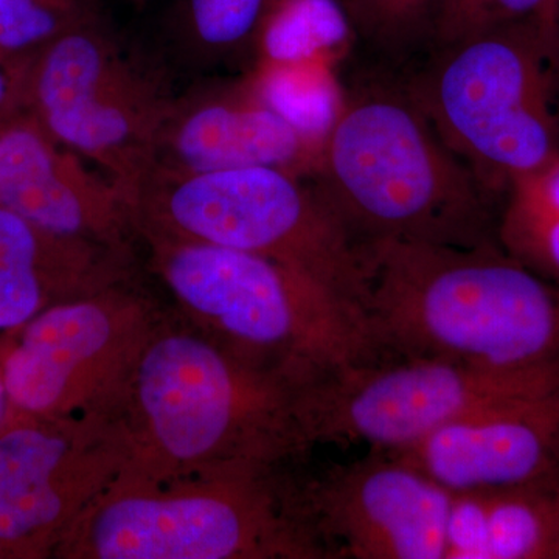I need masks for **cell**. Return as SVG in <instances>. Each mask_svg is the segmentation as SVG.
Instances as JSON below:
<instances>
[{
    "instance_id": "obj_5",
    "label": "cell",
    "mask_w": 559,
    "mask_h": 559,
    "mask_svg": "<svg viewBox=\"0 0 559 559\" xmlns=\"http://www.w3.org/2000/svg\"><path fill=\"white\" fill-rule=\"evenodd\" d=\"M143 241L191 325L242 358L305 384L373 358L359 312L310 275L245 250Z\"/></svg>"
},
{
    "instance_id": "obj_24",
    "label": "cell",
    "mask_w": 559,
    "mask_h": 559,
    "mask_svg": "<svg viewBox=\"0 0 559 559\" xmlns=\"http://www.w3.org/2000/svg\"><path fill=\"white\" fill-rule=\"evenodd\" d=\"M270 0H186L191 31L213 50L255 47Z\"/></svg>"
},
{
    "instance_id": "obj_18",
    "label": "cell",
    "mask_w": 559,
    "mask_h": 559,
    "mask_svg": "<svg viewBox=\"0 0 559 559\" xmlns=\"http://www.w3.org/2000/svg\"><path fill=\"white\" fill-rule=\"evenodd\" d=\"M444 0H342L364 66L404 73L430 49Z\"/></svg>"
},
{
    "instance_id": "obj_12",
    "label": "cell",
    "mask_w": 559,
    "mask_h": 559,
    "mask_svg": "<svg viewBox=\"0 0 559 559\" xmlns=\"http://www.w3.org/2000/svg\"><path fill=\"white\" fill-rule=\"evenodd\" d=\"M301 495L331 559H444L451 492L396 452L370 450Z\"/></svg>"
},
{
    "instance_id": "obj_4",
    "label": "cell",
    "mask_w": 559,
    "mask_h": 559,
    "mask_svg": "<svg viewBox=\"0 0 559 559\" xmlns=\"http://www.w3.org/2000/svg\"><path fill=\"white\" fill-rule=\"evenodd\" d=\"M280 466L164 480L120 474L72 525L55 558L331 559L301 487Z\"/></svg>"
},
{
    "instance_id": "obj_20",
    "label": "cell",
    "mask_w": 559,
    "mask_h": 559,
    "mask_svg": "<svg viewBox=\"0 0 559 559\" xmlns=\"http://www.w3.org/2000/svg\"><path fill=\"white\" fill-rule=\"evenodd\" d=\"M352 46L342 0H270L255 39L259 61L266 62L337 60Z\"/></svg>"
},
{
    "instance_id": "obj_29",
    "label": "cell",
    "mask_w": 559,
    "mask_h": 559,
    "mask_svg": "<svg viewBox=\"0 0 559 559\" xmlns=\"http://www.w3.org/2000/svg\"><path fill=\"white\" fill-rule=\"evenodd\" d=\"M0 558H5V554H3L2 544H0Z\"/></svg>"
},
{
    "instance_id": "obj_13",
    "label": "cell",
    "mask_w": 559,
    "mask_h": 559,
    "mask_svg": "<svg viewBox=\"0 0 559 559\" xmlns=\"http://www.w3.org/2000/svg\"><path fill=\"white\" fill-rule=\"evenodd\" d=\"M395 452L450 492L549 484L559 479V392L489 404Z\"/></svg>"
},
{
    "instance_id": "obj_1",
    "label": "cell",
    "mask_w": 559,
    "mask_h": 559,
    "mask_svg": "<svg viewBox=\"0 0 559 559\" xmlns=\"http://www.w3.org/2000/svg\"><path fill=\"white\" fill-rule=\"evenodd\" d=\"M305 384L164 318L112 417L127 439L121 474L173 479L234 466H280L312 447Z\"/></svg>"
},
{
    "instance_id": "obj_11",
    "label": "cell",
    "mask_w": 559,
    "mask_h": 559,
    "mask_svg": "<svg viewBox=\"0 0 559 559\" xmlns=\"http://www.w3.org/2000/svg\"><path fill=\"white\" fill-rule=\"evenodd\" d=\"M112 415L44 417L10 406L0 426V544L5 558L53 557L128 463Z\"/></svg>"
},
{
    "instance_id": "obj_25",
    "label": "cell",
    "mask_w": 559,
    "mask_h": 559,
    "mask_svg": "<svg viewBox=\"0 0 559 559\" xmlns=\"http://www.w3.org/2000/svg\"><path fill=\"white\" fill-rule=\"evenodd\" d=\"M444 559H489L487 492H451Z\"/></svg>"
},
{
    "instance_id": "obj_15",
    "label": "cell",
    "mask_w": 559,
    "mask_h": 559,
    "mask_svg": "<svg viewBox=\"0 0 559 559\" xmlns=\"http://www.w3.org/2000/svg\"><path fill=\"white\" fill-rule=\"evenodd\" d=\"M318 157V146L261 100L246 80L173 100L157 132L146 175H201L252 167L312 175Z\"/></svg>"
},
{
    "instance_id": "obj_10",
    "label": "cell",
    "mask_w": 559,
    "mask_h": 559,
    "mask_svg": "<svg viewBox=\"0 0 559 559\" xmlns=\"http://www.w3.org/2000/svg\"><path fill=\"white\" fill-rule=\"evenodd\" d=\"M162 319L131 280L47 308L0 349L10 406L44 417L112 414Z\"/></svg>"
},
{
    "instance_id": "obj_30",
    "label": "cell",
    "mask_w": 559,
    "mask_h": 559,
    "mask_svg": "<svg viewBox=\"0 0 559 559\" xmlns=\"http://www.w3.org/2000/svg\"><path fill=\"white\" fill-rule=\"evenodd\" d=\"M16 116H17V114H16ZM10 119H11V117H10ZM10 119H0V127H2V124L5 123V121L10 120Z\"/></svg>"
},
{
    "instance_id": "obj_14",
    "label": "cell",
    "mask_w": 559,
    "mask_h": 559,
    "mask_svg": "<svg viewBox=\"0 0 559 559\" xmlns=\"http://www.w3.org/2000/svg\"><path fill=\"white\" fill-rule=\"evenodd\" d=\"M0 205L40 229L130 249V205L112 179L58 143L31 114L0 127Z\"/></svg>"
},
{
    "instance_id": "obj_16",
    "label": "cell",
    "mask_w": 559,
    "mask_h": 559,
    "mask_svg": "<svg viewBox=\"0 0 559 559\" xmlns=\"http://www.w3.org/2000/svg\"><path fill=\"white\" fill-rule=\"evenodd\" d=\"M131 249L51 234L0 205V331L131 280Z\"/></svg>"
},
{
    "instance_id": "obj_23",
    "label": "cell",
    "mask_w": 559,
    "mask_h": 559,
    "mask_svg": "<svg viewBox=\"0 0 559 559\" xmlns=\"http://www.w3.org/2000/svg\"><path fill=\"white\" fill-rule=\"evenodd\" d=\"M535 16L547 17L555 24L557 0H444L429 50L474 33Z\"/></svg>"
},
{
    "instance_id": "obj_31",
    "label": "cell",
    "mask_w": 559,
    "mask_h": 559,
    "mask_svg": "<svg viewBox=\"0 0 559 559\" xmlns=\"http://www.w3.org/2000/svg\"><path fill=\"white\" fill-rule=\"evenodd\" d=\"M557 3H558V0H557Z\"/></svg>"
},
{
    "instance_id": "obj_17",
    "label": "cell",
    "mask_w": 559,
    "mask_h": 559,
    "mask_svg": "<svg viewBox=\"0 0 559 559\" xmlns=\"http://www.w3.org/2000/svg\"><path fill=\"white\" fill-rule=\"evenodd\" d=\"M500 248L559 286V157L510 183L500 201Z\"/></svg>"
},
{
    "instance_id": "obj_2",
    "label": "cell",
    "mask_w": 559,
    "mask_h": 559,
    "mask_svg": "<svg viewBox=\"0 0 559 559\" xmlns=\"http://www.w3.org/2000/svg\"><path fill=\"white\" fill-rule=\"evenodd\" d=\"M312 175L359 245H499V198L440 138L400 73L359 66Z\"/></svg>"
},
{
    "instance_id": "obj_3",
    "label": "cell",
    "mask_w": 559,
    "mask_h": 559,
    "mask_svg": "<svg viewBox=\"0 0 559 559\" xmlns=\"http://www.w3.org/2000/svg\"><path fill=\"white\" fill-rule=\"evenodd\" d=\"M371 359L430 356L491 369L559 360V286L499 245H362Z\"/></svg>"
},
{
    "instance_id": "obj_26",
    "label": "cell",
    "mask_w": 559,
    "mask_h": 559,
    "mask_svg": "<svg viewBox=\"0 0 559 559\" xmlns=\"http://www.w3.org/2000/svg\"><path fill=\"white\" fill-rule=\"evenodd\" d=\"M22 68L0 60V119L24 112L22 105Z\"/></svg>"
},
{
    "instance_id": "obj_28",
    "label": "cell",
    "mask_w": 559,
    "mask_h": 559,
    "mask_svg": "<svg viewBox=\"0 0 559 559\" xmlns=\"http://www.w3.org/2000/svg\"><path fill=\"white\" fill-rule=\"evenodd\" d=\"M557 495H558V503H559V481H558V487H557ZM551 559H559V530H558L557 543H555L554 551H551Z\"/></svg>"
},
{
    "instance_id": "obj_9",
    "label": "cell",
    "mask_w": 559,
    "mask_h": 559,
    "mask_svg": "<svg viewBox=\"0 0 559 559\" xmlns=\"http://www.w3.org/2000/svg\"><path fill=\"white\" fill-rule=\"evenodd\" d=\"M22 105L47 134L108 173L121 193L148 173L173 100L91 21L22 68Z\"/></svg>"
},
{
    "instance_id": "obj_7",
    "label": "cell",
    "mask_w": 559,
    "mask_h": 559,
    "mask_svg": "<svg viewBox=\"0 0 559 559\" xmlns=\"http://www.w3.org/2000/svg\"><path fill=\"white\" fill-rule=\"evenodd\" d=\"M275 167L201 175L150 173L127 194L134 234L204 242L267 257L310 275L362 319L359 245L322 191Z\"/></svg>"
},
{
    "instance_id": "obj_6",
    "label": "cell",
    "mask_w": 559,
    "mask_h": 559,
    "mask_svg": "<svg viewBox=\"0 0 559 559\" xmlns=\"http://www.w3.org/2000/svg\"><path fill=\"white\" fill-rule=\"evenodd\" d=\"M535 16L429 50L400 73L440 138L502 201L510 183L559 157L551 50Z\"/></svg>"
},
{
    "instance_id": "obj_8",
    "label": "cell",
    "mask_w": 559,
    "mask_h": 559,
    "mask_svg": "<svg viewBox=\"0 0 559 559\" xmlns=\"http://www.w3.org/2000/svg\"><path fill=\"white\" fill-rule=\"evenodd\" d=\"M559 392V360L491 369L463 360L395 356L353 364L314 382L305 400L312 444L403 451L473 412L510 399Z\"/></svg>"
},
{
    "instance_id": "obj_21",
    "label": "cell",
    "mask_w": 559,
    "mask_h": 559,
    "mask_svg": "<svg viewBox=\"0 0 559 559\" xmlns=\"http://www.w3.org/2000/svg\"><path fill=\"white\" fill-rule=\"evenodd\" d=\"M558 481L487 492L489 559H551Z\"/></svg>"
},
{
    "instance_id": "obj_27",
    "label": "cell",
    "mask_w": 559,
    "mask_h": 559,
    "mask_svg": "<svg viewBox=\"0 0 559 559\" xmlns=\"http://www.w3.org/2000/svg\"><path fill=\"white\" fill-rule=\"evenodd\" d=\"M10 411V400L7 395L5 384H3L2 374H0V426L5 421L7 414Z\"/></svg>"
},
{
    "instance_id": "obj_22",
    "label": "cell",
    "mask_w": 559,
    "mask_h": 559,
    "mask_svg": "<svg viewBox=\"0 0 559 559\" xmlns=\"http://www.w3.org/2000/svg\"><path fill=\"white\" fill-rule=\"evenodd\" d=\"M95 20L94 0H0V60L25 64L51 40Z\"/></svg>"
},
{
    "instance_id": "obj_19",
    "label": "cell",
    "mask_w": 559,
    "mask_h": 559,
    "mask_svg": "<svg viewBox=\"0 0 559 559\" xmlns=\"http://www.w3.org/2000/svg\"><path fill=\"white\" fill-rule=\"evenodd\" d=\"M330 58L257 62L250 84L272 110L312 145L322 146L344 98Z\"/></svg>"
}]
</instances>
